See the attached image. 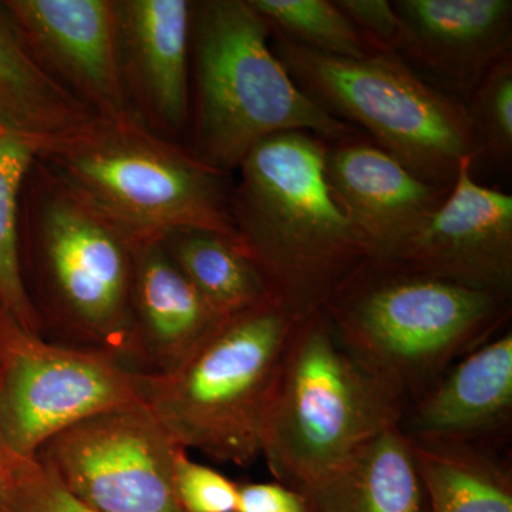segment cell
I'll list each match as a JSON object with an SVG mask.
<instances>
[{"instance_id":"18","label":"cell","mask_w":512,"mask_h":512,"mask_svg":"<svg viewBox=\"0 0 512 512\" xmlns=\"http://www.w3.org/2000/svg\"><path fill=\"white\" fill-rule=\"evenodd\" d=\"M301 494L306 512H429L412 441L399 426L380 431Z\"/></svg>"},{"instance_id":"17","label":"cell","mask_w":512,"mask_h":512,"mask_svg":"<svg viewBox=\"0 0 512 512\" xmlns=\"http://www.w3.org/2000/svg\"><path fill=\"white\" fill-rule=\"evenodd\" d=\"M134 369L165 376L183 365L220 325L161 241L134 245Z\"/></svg>"},{"instance_id":"26","label":"cell","mask_w":512,"mask_h":512,"mask_svg":"<svg viewBox=\"0 0 512 512\" xmlns=\"http://www.w3.org/2000/svg\"><path fill=\"white\" fill-rule=\"evenodd\" d=\"M174 483L187 512H234L237 507L238 483L195 463L185 448L175 457Z\"/></svg>"},{"instance_id":"6","label":"cell","mask_w":512,"mask_h":512,"mask_svg":"<svg viewBox=\"0 0 512 512\" xmlns=\"http://www.w3.org/2000/svg\"><path fill=\"white\" fill-rule=\"evenodd\" d=\"M302 318L271 296L222 319L170 375L140 373L143 404L178 446L251 466L261 457L276 380Z\"/></svg>"},{"instance_id":"3","label":"cell","mask_w":512,"mask_h":512,"mask_svg":"<svg viewBox=\"0 0 512 512\" xmlns=\"http://www.w3.org/2000/svg\"><path fill=\"white\" fill-rule=\"evenodd\" d=\"M340 343L407 406L500 333L510 298L369 261L323 305Z\"/></svg>"},{"instance_id":"4","label":"cell","mask_w":512,"mask_h":512,"mask_svg":"<svg viewBox=\"0 0 512 512\" xmlns=\"http://www.w3.org/2000/svg\"><path fill=\"white\" fill-rule=\"evenodd\" d=\"M191 67L190 151L221 173H235L252 148L276 134L308 133L329 144L357 134L296 86L249 0L192 2Z\"/></svg>"},{"instance_id":"1","label":"cell","mask_w":512,"mask_h":512,"mask_svg":"<svg viewBox=\"0 0 512 512\" xmlns=\"http://www.w3.org/2000/svg\"><path fill=\"white\" fill-rule=\"evenodd\" d=\"M329 143L308 133L266 138L239 164L231 190L235 244L269 295L306 316L370 261L326 181Z\"/></svg>"},{"instance_id":"25","label":"cell","mask_w":512,"mask_h":512,"mask_svg":"<svg viewBox=\"0 0 512 512\" xmlns=\"http://www.w3.org/2000/svg\"><path fill=\"white\" fill-rule=\"evenodd\" d=\"M0 493L8 512H99L74 497L36 458L9 450L0 461Z\"/></svg>"},{"instance_id":"11","label":"cell","mask_w":512,"mask_h":512,"mask_svg":"<svg viewBox=\"0 0 512 512\" xmlns=\"http://www.w3.org/2000/svg\"><path fill=\"white\" fill-rule=\"evenodd\" d=\"M36 63L94 116L134 117L121 79L116 0L0 3Z\"/></svg>"},{"instance_id":"16","label":"cell","mask_w":512,"mask_h":512,"mask_svg":"<svg viewBox=\"0 0 512 512\" xmlns=\"http://www.w3.org/2000/svg\"><path fill=\"white\" fill-rule=\"evenodd\" d=\"M512 416V332L498 333L457 360L406 407L400 430L416 441H480Z\"/></svg>"},{"instance_id":"22","label":"cell","mask_w":512,"mask_h":512,"mask_svg":"<svg viewBox=\"0 0 512 512\" xmlns=\"http://www.w3.org/2000/svg\"><path fill=\"white\" fill-rule=\"evenodd\" d=\"M37 153L28 140L0 128V305L23 328L39 335L20 262V200Z\"/></svg>"},{"instance_id":"28","label":"cell","mask_w":512,"mask_h":512,"mask_svg":"<svg viewBox=\"0 0 512 512\" xmlns=\"http://www.w3.org/2000/svg\"><path fill=\"white\" fill-rule=\"evenodd\" d=\"M234 512H306L305 498L276 481L241 483Z\"/></svg>"},{"instance_id":"13","label":"cell","mask_w":512,"mask_h":512,"mask_svg":"<svg viewBox=\"0 0 512 512\" xmlns=\"http://www.w3.org/2000/svg\"><path fill=\"white\" fill-rule=\"evenodd\" d=\"M325 173L370 261L382 264L399 258L450 191L421 180L359 134L329 144Z\"/></svg>"},{"instance_id":"2","label":"cell","mask_w":512,"mask_h":512,"mask_svg":"<svg viewBox=\"0 0 512 512\" xmlns=\"http://www.w3.org/2000/svg\"><path fill=\"white\" fill-rule=\"evenodd\" d=\"M23 284L49 342L134 369V242L36 157L30 168Z\"/></svg>"},{"instance_id":"10","label":"cell","mask_w":512,"mask_h":512,"mask_svg":"<svg viewBox=\"0 0 512 512\" xmlns=\"http://www.w3.org/2000/svg\"><path fill=\"white\" fill-rule=\"evenodd\" d=\"M178 446L143 403L109 410L47 440L36 460L99 512H187L174 483Z\"/></svg>"},{"instance_id":"21","label":"cell","mask_w":512,"mask_h":512,"mask_svg":"<svg viewBox=\"0 0 512 512\" xmlns=\"http://www.w3.org/2000/svg\"><path fill=\"white\" fill-rule=\"evenodd\" d=\"M161 244L220 318L271 298L264 278L234 239L217 232L181 229L165 235Z\"/></svg>"},{"instance_id":"9","label":"cell","mask_w":512,"mask_h":512,"mask_svg":"<svg viewBox=\"0 0 512 512\" xmlns=\"http://www.w3.org/2000/svg\"><path fill=\"white\" fill-rule=\"evenodd\" d=\"M140 379L113 357L29 332L0 305V423L10 453L35 458L74 424L143 403Z\"/></svg>"},{"instance_id":"12","label":"cell","mask_w":512,"mask_h":512,"mask_svg":"<svg viewBox=\"0 0 512 512\" xmlns=\"http://www.w3.org/2000/svg\"><path fill=\"white\" fill-rule=\"evenodd\" d=\"M474 161H461L447 197L392 264L510 298L512 197L478 183Z\"/></svg>"},{"instance_id":"24","label":"cell","mask_w":512,"mask_h":512,"mask_svg":"<svg viewBox=\"0 0 512 512\" xmlns=\"http://www.w3.org/2000/svg\"><path fill=\"white\" fill-rule=\"evenodd\" d=\"M466 110L478 153L510 167L512 158V53L498 60L467 97Z\"/></svg>"},{"instance_id":"8","label":"cell","mask_w":512,"mask_h":512,"mask_svg":"<svg viewBox=\"0 0 512 512\" xmlns=\"http://www.w3.org/2000/svg\"><path fill=\"white\" fill-rule=\"evenodd\" d=\"M271 35L276 57L306 96L330 116L362 127L421 180L450 188L461 161L480 156L466 104L424 82L400 55L346 59Z\"/></svg>"},{"instance_id":"20","label":"cell","mask_w":512,"mask_h":512,"mask_svg":"<svg viewBox=\"0 0 512 512\" xmlns=\"http://www.w3.org/2000/svg\"><path fill=\"white\" fill-rule=\"evenodd\" d=\"M410 441L429 512H512L510 467L484 443Z\"/></svg>"},{"instance_id":"29","label":"cell","mask_w":512,"mask_h":512,"mask_svg":"<svg viewBox=\"0 0 512 512\" xmlns=\"http://www.w3.org/2000/svg\"><path fill=\"white\" fill-rule=\"evenodd\" d=\"M8 453V447H6L5 436H3L2 423H0V461Z\"/></svg>"},{"instance_id":"7","label":"cell","mask_w":512,"mask_h":512,"mask_svg":"<svg viewBox=\"0 0 512 512\" xmlns=\"http://www.w3.org/2000/svg\"><path fill=\"white\" fill-rule=\"evenodd\" d=\"M407 402L360 365L322 309L293 330L266 414L262 454L276 483L303 493L380 431Z\"/></svg>"},{"instance_id":"27","label":"cell","mask_w":512,"mask_h":512,"mask_svg":"<svg viewBox=\"0 0 512 512\" xmlns=\"http://www.w3.org/2000/svg\"><path fill=\"white\" fill-rule=\"evenodd\" d=\"M338 8L362 33L375 52H399L402 23L387 0H338Z\"/></svg>"},{"instance_id":"19","label":"cell","mask_w":512,"mask_h":512,"mask_svg":"<svg viewBox=\"0 0 512 512\" xmlns=\"http://www.w3.org/2000/svg\"><path fill=\"white\" fill-rule=\"evenodd\" d=\"M94 117L36 63L0 6V128L40 151Z\"/></svg>"},{"instance_id":"30","label":"cell","mask_w":512,"mask_h":512,"mask_svg":"<svg viewBox=\"0 0 512 512\" xmlns=\"http://www.w3.org/2000/svg\"><path fill=\"white\" fill-rule=\"evenodd\" d=\"M0 512H8V508H6L5 500H3L2 493H0Z\"/></svg>"},{"instance_id":"14","label":"cell","mask_w":512,"mask_h":512,"mask_svg":"<svg viewBox=\"0 0 512 512\" xmlns=\"http://www.w3.org/2000/svg\"><path fill=\"white\" fill-rule=\"evenodd\" d=\"M121 79L131 114L177 143L190 119L192 2L116 0Z\"/></svg>"},{"instance_id":"5","label":"cell","mask_w":512,"mask_h":512,"mask_svg":"<svg viewBox=\"0 0 512 512\" xmlns=\"http://www.w3.org/2000/svg\"><path fill=\"white\" fill-rule=\"evenodd\" d=\"M37 158L113 221L134 244L181 229L234 239L228 174L136 117H94Z\"/></svg>"},{"instance_id":"15","label":"cell","mask_w":512,"mask_h":512,"mask_svg":"<svg viewBox=\"0 0 512 512\" xmlns=\"http://www.w3.org/2000/svg\"><path fill=\"white\" fill-rule=\"evenodd\" d=\"M399 53L458 92L470 94L510 55L511 0H397Z\"/></svg>"},{"instance_id":"23","label":"cell","mask_w":512,"mask_h":512,"mask_svg":"<svg viewBox=\"0 0 512 512\" xmlns=\"http://www.w3.org/2000/svg\"><path fill=\"white\" fill-rule=\"evenodd\" d=\"M272 33L323 55L363 59L376 53L329 0H249Z\"/></svg>"}]
</instances>
